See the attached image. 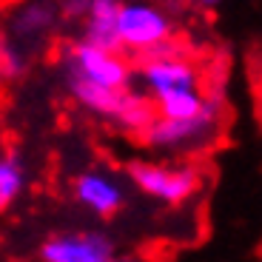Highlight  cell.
Returning <instances> with one entry per match:
<instances>
[{"label": "cell", "instance_id": "1", "mask_svg": "<svg viewBox=\"0 0 262 262\" xmlns=\"http://www.w3.org/2000/svg\"><path fill=\"white\" fill-rule=\"evenodd\" d=\"M69 94L77 100L83 108L92 114L108 120L112 125L128 131V134H143L145 125L154 120V103L148 94H140L134 89H103L89 80H80L74 74H66Z\"/></svg>", "mask_w": 262, "mask_h": 262}, {"label": "cell", "instance_id": "2", "mask_svg": "<svg viewBox=\"0 0 262 262\" xmlns=\"http://www.w3.org/2000/svg\"><path fill=\"white\" fill-rule=\"evenodd\" d=\"M220 117H223V100H214L205 112L194 114V117H160V114H154V120L143 131V140L151 148L194 151L216 137Z\"/></svg>", "mask_w": 262, "mask_h": 262}, {"label": "cell", "instance_id": "3", "mask_svg": "<svg viewBox=\"0 0 262 262\" xmlns=\"http://www.w3.org/2000/svg\"><path fill=\"white\" fill-rule=\"evenodd\" d=\"M63 72L80 80H89L103 89H128L134 83V69L123 57V52L100 49L92 43H72L63 54Z\"/></svg>", "mask_w": 262, "mask_h": 262}, {"label": "cell", "instance_id": "4", "mask_svg": "<svg viewBox=\"0 0 262 262\" xmlns=\"http://www.w3.org/2000/svg\"><path fill=\"white\" fill-rule=\"evenodd\" d=\"M117 37L123 52L148 54L171 43L174 23L163 9L151 3H123L117 12Z\"/></svg>", "mask_w": 262, "mask_h": 262}, {"label": "cell", "instance_id": "5", "mask_svg": "<svg viewBox=\"0 0 262 262\" xmlns=\"http://www.w3.org/2000/svg\"><path fill=\"white\" fill-rule=\"evenodd\" d=\"M131 183L143 194L154 196L165 205H183L194 200L203 188V171L196 165H157V163H134L128 168Z\"/></svg>", "mask_w": 262, "mask_h": 262}, {"label": "cell", "instance_id": "6", "mask_svg": "<svg viewBox=\"0 0 262 262\" xmlns=\"http://www.w3.org/2000/svg\"><path fill=\"white\" fill-rule=\"evenodd\" d=\"M134 77L145 89L148 97L163 94L168 89H183V85H200V69L194 60H188L183 52L165 43L148 54H140V63L134 69Z\"/></svg>", "mask_w": 262, "mask_h": 262}, {"label": "cell", "instance_id": "7", "mask_svg": "<svg viewBox=\"0 0 262 262\" xmlns=\"http://www.w3.org/2000/svg\"><path fill=\"white\" fill-rule=\"evenodd\" d=\"M43 262H112L117 259V245L103 231L57 234L40 245Z\"/></svg>", "mask_w": 262, "mask_h": 262}, {"label": "cell", "instance_id": "8", "mask_svg": "<svg viewBox=\"0 0 262 262\" xmlns=\"http://www.w3.org/2000/svg\"><path fill=\"white\" fill-rule=\"evenodd\" d=\"M74 196L94 216H112L123 208V191L103 171H85L74 180Z\"/></svg>", "mask_w": 262, "mask_h": 262}, {"label": "cell", "instance_id": "9", "mask_svg": "<svg viewBox=\"0 0 262 262\" xmlns=\"http://www.w3.org/2000/svg\"><path fill=\"white\" fill-rule=\"evenodd\" d=\"M214 100H223V89H208L203 92L200 85H183V89H168L163 94H154V114L160 117H194L205 112Z\"/></svg>", "mask_w": 262, "mask_h": 262}, {"label": "cell", "instance_id": "10", "mask_svg": "<svg viewBox=\"0 0 262 262\" xmlns=\"http://www.w3.org/2000/svg\"><path fill=\"white\" fill-rule=\"evenodd\" d=\"M120 0H89V9L83 14V40L100 49H120L117 37V12H120Z\"/></svg>", "mask_w": 262, "mask_h": 262}, {"label": "cell", "instance_id": "11", "mask_svg": "<svg viewBox=\"0 0 262 262\" xmlns=\"http://www.w3.org/2000/svg\"><path fill=\"white\" fill-rule=\"evenodd\" d=\"M54 12L52 3H43V0H34L29 6H23L12 20V32L23 40H32V37H40V34H46L49 29L54 26Z\"/></svg>", "mask_w": 262, "mask_h": 262}, {"label": "cell", "instance_id": "12", "mask_svg": "<svg viewBox=\"0 0 262 262\" xmlns=\"http://www.w3.org/2000/svg\"><path fill=\"white\" fill-rule=\"evenodd\" d=\"M26 188V171L14 157H0V214L9 211Z\"/></svg>", "mask_w": 262, "mask_h": 262}, {"label": "cell", "instance_id": "13", "mask_svg": "<svg viewBox=\"0 0 262 262\" xmlns=\"http://www.w3.org/2000/svg\"><path fill=\"white\" fill-rule=\"evenodd\" d=\"M85 9H89V0H66L63 3V14L69 20H83Z\"/></svg>", "mask_w": 262, "mask_h": 262}, {"label": "cell", "instance_id": "14", "mask_svg": "<svg viewBox=\"0 0 262 262\" xmlns=\"http://www.w3.org/2000/svg\"><path fill=\"white\" fill-rule=\"evenodd\" d=\"M200 6H216V3H223V0H196Z\"/></svg>", "mask_w": 262, "mask_h": 262}]
</instances>
